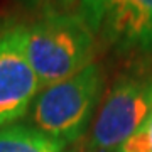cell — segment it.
Returning <instances> with one entry per match:
<instances>
[{
  "label": "cell",
  "instance_id": "cell-1",
  "mask_svg": "<svg viewBox=\"0 0 152 152\" xmlns=\"http://www.w3.org/2000/svg\"><path fill=\"white\" fill-rule=\"evenodd\" d=\"M20 26V42L41 90L64 81L93 64L95 34L76 12H42Z\"/></svg>",
  "mask_w": 152,
  "mask_h": 152
},
{
  "label": "cell",
  "instance_id": "cell-2",
  "mask_svg": "<svg viewBox=\"0 0 152 152\" xmlns=\"http://www.w3.org/2000/svg\"><path fill=\"white\" fill-rule=\"evenodd\" d=\"M102 93L103 71L93 63L64 81L42 88L31 105V122L66 147L85 135Z\"/></svg>",
  "mask_w": 152,
  "mask_h": 152
},
{
  "label": "cell",
  "instance_id": "cell-3",
  "mask_svg": "<svg viewBox=\"0 0 152 152\" xmlns=\"http://www.w3.org/2000/svg\"><path fill=\"white\" fill-rule=\"evenodd\" d=\"M152 112V75H125L113 85L91 122L86 152H117Z\"/></svg>",
  "mask_w": 152,
  "mask_h": 152
},
{
  "label": "cell",
  "instance_id": "cell-4",
  "mask_svg": "<svg viewBox=\"0 0 152 152\" xmlns=\"http://www.w3.org/2000/svg\"><path fill=\"white\" fill-rule=\"evenodd\" d=\"M76 14L120 51L152 48V0H85Z\"/></svg>",
  "mask_w": 152,
  "mask_h": 152
},
{
  "label": "cell",
  "instance_id": "cell-5",
  "mask_svg": "<svg viewBox=\"0 0 152 152\" xmlns=\"http://www.w3.org/2000/svg\"><path fill=\"white\" fill-rule=\"evenodd\" d=\"M39 91L41 83L22 49L20 26L7 24L0 29V127L24 117Z\"/></svg>",
  "mask_w": 152,
  "mask_h": 152
},
{
  "label": "cell",
  "instance_id": "cell-6",
  "mask_svg": "<svg viewBox=\"0 0 152 152\" xmlns=\"http://www.w3.org/2000/svg\"><path fill=\"white\" fill-rule=\"evenodd\" d=\"M63 149L59 142L29 125L0 127V152H63Z\"/></svg>",
  "mask_w": 152,
  "mask_h": 152
},
{
  "label": "cell",
  "instance_id": "cell-7",
  "mask_svg": "<svg viewBox=\"0 0 152 152\" xmlns=\"http://www.w3.org/2000/svg\"><path fill=\"white\" fill-rule=\"evenodd\" d=\"M117 152H152V112L140 129L127 139Z\"/></svg>",
  "mask_w": 152,
  "mask_h": 152
},
{
  "label": "cell",
  "instance_id": "cell-8",
  "mask_svg": "<svg viewBox=\"0 0 152 152\" xmlns=\"http://www.w3.org/2000/svg\"><path fill=\"white\" fill-rule=\"evenodd\" d=\"M29 5L39 7L42 12H76L85 0H26Z\"/></svg>",
  "mask_w": 152,
  "mask_h": 152
}]
</instances>
